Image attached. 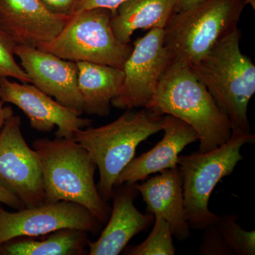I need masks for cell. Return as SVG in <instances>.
<instances>
[{
	"instance_id": "6da1fadb",
	"label": "cell",
	"mask_w": 255,
	"mask_h": 255,
	"mask_svg": "<svg viewBox=\"0 0 255 255\" xmlns=\"http://www.w3.org/2000/svg\"><path fill=\"white\" fill-rule=\"evenodd\" d=\"M145 108L190 126L199 136L201 153L217 148L232 135L227 117L189 65L182 62L172 60Z\"/></svg>"
},
{
	"instance_id": "7a4b0ae2",
	"label": "cell",
	"mask_w": 255,
	"mask_h": 255,
	"mask_svg": "<svg viewBox=\"0 0 255 255\" xmlns=\"http://www.w3.org/2000/svg\"><path fill=\"white\" fill-rule=\"evenodd\" d=\"M32 146L41 164L45 203H77L107 222L110 209L95 184L97 164L88 151L73 137L37 139Z\"/></svg>"
},
{
	"instance_id": "3957f363",
	"label": "cell",
	"mask_w": 255,
	"mask_h": 255,
	"mask_svg": "<svg viewBox=\"0 0 255 255\" xmlns=\"http://www.w3.org/2000/svg\"><path fill=\"white\" fill-rule=\"evenodd\" d=\"M241 36L238 28L189 66L227 117L232 132H251L248 109L255 93V65L242 53Z\"/></svg>"
},
{
	"instance_id": "277c9868",
	"label": "cell",
	"mask_w": 255,
	"mask_h": 255,
	"mask_svg": "<svg viewBox=\"0 0 255 255\" xmlns=\"http://www.w3.org/2000/svg\"><path fill=\"white\" fill-rule=\"evenodd\" d=\"M163 117L146 108L128 110L107 125L75 132L73 138L97 164L100 172L97 187L104 200L112 199L119 174L135 157L137 146L162 130Z\"/></svg>"
},
{
	"instance_id": "5b68a950",
	"label": "cell",
	"mask_w": 255,
	"mask_h": 255,
	"mask_svg": "<svg viewBox=\"0 0 255 255\" xmlns=\"http://www.w3.org/2000/svg\"><path fill=\"white\" fill-rule=\"evenodd\" d=\"M253 132H232L228 141L209 152L179 155L177 167L182 177L186 216L190 228L204 230L219 216L209 209L210 197L223 178L231 175L243 160L241 148L254 144Z\"/></svg>"
},
{
	"instance_id": "8992f818",
	"label": "cell",
	"mask_w": 255,
	"mask_h": 255,
	"mask_svg": "<svg viewBox=\"0 0 255 255\" xmlns=\"http://www.w3.org/2000/svg\"><path fill=\"white\" fill-rule=\"evenodd\" d=\"M245 0H206L174 13L164 28V46L172 60L195 63L238 28Z\"/></svg>"
},
{
	"instance_id": "52a82bcc",
	"label": "cell",
	"mask_w": 255,
	"mask_h": 255,
	"mask_svg": "<svg viewBox=\"0 0 255 255\" xmlns=\"http://www.w3.org/2000/svg\"><path fill=\"white\" fill-rule=\"evenodd\" d=\"M112 11L104 8L80 10L49 43L38 49L75 62H90L123 68L132 45L117 39L111 26Z\"/></svg>"
},
{
	"instance_id": "ba28073f",
	"label": "cell",
	"mask_w": 255,
	"mask_h": 255,
	"mask_svg": "<svg viewBox=\"0 0 255 255\" xmlns=\"http://www.w3.org/2000/svg\"><path fill=\"white\" fill-rule=\"evenodd\" d=\"M162 28H152L132 44L131 53L124 63L123 85L112 105L120 110L145 108L172 62L164 46Z\"/></svg>"
},
{
	"instance_id": "9c48e42d",
	"label": "cell",
	"mask_w": 255,
	"mask_h": 255,
	"mask_svg": "<svg viewBox=\"0 0 255 255\" xmlns=\"http://www.w3.org/2000/svg\"><path fill=\"white\" fill-rule=\"evenodd\" d=\"M21 127V117L13 115L0 131V185L25 208L36 207L45 204L42 169Z\"/></svg>"
},
{
	"instance_id": "30bf717a",
	"label": "cell",
	"mask_w": 255,
	"mask_h": 255,
	"mask_svg": "<svg viewBox=\"0 0 255 255\" xmlns=\"http://www.w3.org/2000/svg\"><path fill=\"white\" fill-rule=\"evenodd\" d=\"M100 223L86 208L68 201L9 212L0 206V246L23 237H38L63 229L97 233Z\"/></svg>"
},
{
	"instance_id": "8fae6325",
	"label": "cell",
	"mask_w": 255,
	"mask_h": 255,
	"mask_svg": "<svg viewBox=\"0 0 255 255\" xmlns=\"http://www.w3.org/2000/svg\"><path fill=\"white\" fill-rule=\"evenodd\" d=\"M0 97L5 103L20 109L29 119L32 128L49 132L55 127V136L72 138L75 132L91 126L92 121L82 118L81 114L62 105L31 83L0 81Z\"/></svg>"
},
{
	"instance_id": "7c38bea8",
	"label": "cell",
	"mask_w": 255,
	"mask_h": 255,
	"mask_svg": "<svg viewBox=\"0 0 255 255\" xmlns=\"http://www.w3.org/2000/svg\"><path fill=\"white\" fill-rule=\"evenodd\" d=\"M14 54L32 85L62 105L83 114L77 63L32 47L16 46Z\"/></svg>"
},
{
	"instance_id": "4fadbf2b",
	"label": "cell",
	"mask_w": 255,
	"mask_h": 255,
	"mask_svg": "<svg viewBox=\"0 0 255 255\" xmlns=\"http://www.w3.org/2000/svg\"><path fill=\"white\" fill-rule=\"evenodd\" d=\"M70 18L53 14L40 0H0V28L16 46L38 48L49 43Z\"/></svg>"
},
{
	"instance_id": "5bb4252c",
	"label": "cell",
	"mask_w": 255,
	"mask_h": 255,
	"mask_svg": "<svg viewBox=\"0 0 255 255\" xmlns=\"http://www.w3.org/2000/svg\"><path fill=\"white\" fill-rule=\"evenodd\" d=\"M164 136L150 150L134 157L119 174L115 187L143 181L151 174L177 167L179 153L187 145L199 140L194 129L180 119L164 115ZM114 187V188H115Z\"/></svg>"
},
{
	"instance_id": "9a60e30c",
	"label": "cell",
	"mask_w": 255,
	"mask_h": 255,
	"mask_svg": "<svg viewBox=\"0 0 255 255\" xmlns=\"http://www.w3.org/2000/svg\"><path fill=\"white\" fill-rule=\"evenodd\" d=\"M114 189L113 207L109 222L95 242H88L90 255H118L134 236L145 231L155 219L153 214H142L134 205L138 194L130 184Z\"/></svg>"
},
{
	"instance_id": "2e32d148",
	"label": "cell",
	"mask_w": 255,
	"mask_h": 255,
	"mask_svg": "<svg viewBox=\"0 0 255 255\" xmlns=\"http://www.w3.org/2000/svg\"><path fill=\"white\" fill-rule=\"evenodd\" d=\"M141 184H132L146 204L147 212L169 223L173 237L185 241L190 237L183 195L182 177L178 167L167 169Z\"/></svg>"
},
{
	"instance_id": "e0dca14e",
	"label": "cell",
	"mask_w": 255,
	"mask_h": 255,
	"mask_svg": "<svg viewBox=\"0 0 255 255\" xmlns=\"http://www.w3.org/2000/svg\"><path fill=\"white\" fill-rule=\"evenodd\" d=\"M76 63L84 113L107 117L110 113L112 101L123 85V69L90 62Z\"/></svg>"
},
{
	"instance_id": "ac0fdd59",
	"label": "cell",
	"mask_w": 255,
	"mask_h": 255,
	"mask_svg": "<svg viewBox=\"0 0 255 255\" xmlns=\"http://www.w3.org/2000/svg\"><path fill=\"white\" fill-rule=\"evenodd\" d=\"M176 0H126L112 14L111 26L117 39L131 41L138 29H164L174 13Z\"/></svg>"
},
{
	"instance_id": "d6986e66",
	"label": "cell",
	"mask_w": 255,
	"mask_h": 255,
	"mask_svg": "<svg viewBox=\"0 0 255 255\" xmlns=\"http://www.w3.org/2000/svg\"><path fill=\"white\" fill-rule=\"evenodd\" d=\"M88 232L63 229L50 233L44 240L13 239L0 246L2 255H80L88 246Z\"/></svg>"
},
{
	"instance_id": "ffe728a7",
	"label": "cell",
	"mask_w": 255,
	"mask_h": 255,
	"mask_svg": "<svg viewBox=\"0 0 255 255\" xmlns=\"http://www.w3.org/2000/svg\"><path fill=\"white\" fill-rule=\"evenodd\" d=\"M216 226L234 255H255V231L243 229L236 215L219 216Z\"/></svg>"
},
{
	"instance_id": "44dd1931",
	"label": "cell",
	"mask_w": 255,
	"mask_h": 255,
	"mask_svg": "<svg viewBox=\"0 0 255 255\" xmlns=\"http://www.w3.org/2000/svg\"><path fill=\"white\" fill-rule=\"evenodd\" d=\"M176 251L173 235L169 224L165 220L155 217L153 228L145 241L129 248L126 255H174Z\"/></svg>"
},
{
	"instance_id": "7402d4cb",
	"label": "cell",
	"mask_w": 255,
	"mask_h": 255,
	"mask_svg": "<svg viewBox=\"0 0 255 255\" xmlns=\"http://www.w3.org/2000/svg\"><path fill=\"white\" fill-rule=\"evenodd\" d=\"M16 46L0 28V81L9 78L23 83H31V79L16 60Z\"/></svg>"
},
{
	"instance_id": "603a6c76",
	"label": "cell",
	"mask_w": 255,
	"mask_h": 255,
	"mask_svg": "<svg viewBox=\"0 0 255 255\" xmlns=\"http://www.w3.org/2000/svg\"><path fill=\"white\" fill-rule=\"evenodd\" d=\"M199 255H234L221 236L216 224L204 229V236L199 246Z\"/></svg>"
},
{
	"instance_id": "cb8c5ba5",
	"label": "cell",
	"mask_w": 255,
	"mask_h": 255,
	"mask_svg": "<svg viewBox=\"0 0 255 255\" xmlns=\"http://www.w3.org/2000/svg\"><path fill=\"white\" fill-rule=\"evenodd\" d=\"M42 4L55 14L71 16L78 9L82 0H40Z\"/></svg>"
},
{
	"instance_id": "d4e9b609",
	"label": "cell",
	"mask_w": 255,
	"mask_h": 255,
	"mask_svg": "<svg viewBox=\"0 0 255 255\" xmlns=\"http://www.w3.org/2000/svg\"><path fill=\"white\" fill-rule=\"evenodd\" d=\"M125 1L126 0H82L78 6L77 11L94 8H104L110 10L112 14L115 12L119 5Z\"/></svg>"
},
{
	"instance_id": "484cf974",
	"label": "cell",
	"mask_w": 255,
	"mask_h": 255,
	"mask_svg": "<svg viewBox=\"0 0 255 255\" xmlns=\"http://www.w3.org/2000/svg\"><path fill=\"white\" fill-rule=\"evenodd\" d=\"M0 203L16 210L25 209L24 206L16 196L0 185Z\"/></svg>"
},
{
	"instance_id": "4316f807",
	"label": "cell",
	"mask_w": 255,
	"mask_h": 255,
	"mask_svg": "<svg viewBox=\"0 0 255 255\" xmlns=\"http://www.w3.org/2000/svg\"><path fill=\"white\" fill-rule=\"evenodd\" d=\"M206 0H176L174 13H181L201 4Z\"/></svg>"
},
{
	"instance_id": "83f0119b",
	"label": "cell",
	"mask_w": 255,
	"mask_h": 255,
	"mask_svg": "<svg viewBox=\"0 0 255 255\" xmlns=\"http://www.w3.org/2000/svg\"><path fill=\"white\" fill-rule=\"evenodd\" d=\"M5 102L0 97V131L6 121L14 115V112L9 106L4 107Z\"/></svg>"
},
{
	"instance_id": "f1b7e54d",
	"label": "cell",
	"mask_w": 255,
	"mask_h": 255,
	"mask_svg": "<svg viewBox=\"0 0 255 255\" xmlns=\"http://www.w3.org/2000/svg\"><path fill=\"white\" fill-rule=\"evenodd\" d=\"M246 5H251L253 9H255V0H245Z\"/></svg>"
}]
</instances>
